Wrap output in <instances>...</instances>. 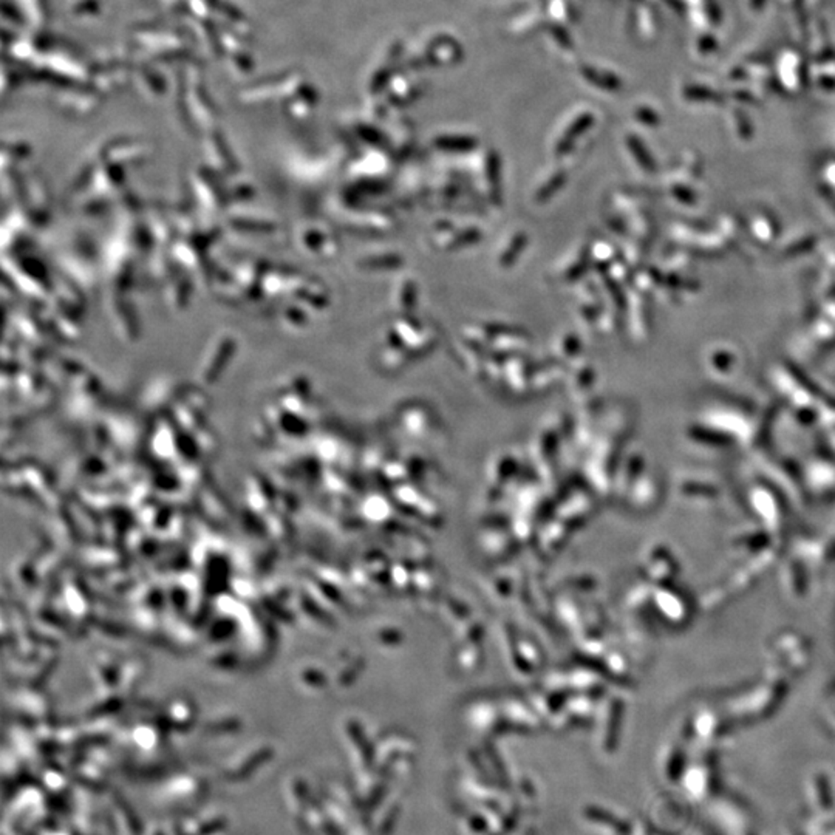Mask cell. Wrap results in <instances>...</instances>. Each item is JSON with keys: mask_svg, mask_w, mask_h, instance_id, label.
Wrapping results in <instances>:
<instances>
[{"mask_svg": "<svg viewBox=\"0 0 835 835\" xmlns=\"http://www.w3.org/2000/svg\"><path fill=\"white\" fill-rule=\"evenodd\" d=\"M702 42H704V44H701L702 51H709L710 48H713L714 45H717V44H714V40L710 36H707L705 39H702Z\"/></svg>", "mask_w": 835, "mask_h": 835, "instance_id": "7a4b0ae2", "label": "cell"}, {"mask_svg": "<svg viewBox=\"0 0 835 835\" xmlns=\"http://www.w3.org/2000/svg\"><path fill=\"white\" fill-rule=\"evenodd\" d=\"M764 4H766V0H751V6L753 8V10H760Z\"/></svg>", "mask_w": 835, "mask_h": 835, "instance_id": "3957f363", "label": "cell"}, {"mask_svg": "<svg viewBox=\"0 0 835 835\" xmlns=\"http://www.w3.org/2000/svg\"><path fill=\"white\" fill-rule=\"evenodd\" d=\"M685 96L690 99H701V101H707V99H717V95L709 89H704V87H688L685 90Z\"/></svg>", "mask_w": 835, "mask_h": 835, "instance_id": "6da1fadb", "label": "cell"}]
</instances>
